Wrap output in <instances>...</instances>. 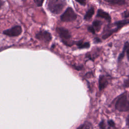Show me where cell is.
<instances>
[{
	"instance_id": "25",
	"label": "cell",
	"mask_w": 129,
	"mask_h": 129,
	"mask_svg": "<svg viewBox=\"0 0 129 129\" xmlns=\"http://www.w3.org/2000/svg\"><path fill=\"white\" fill-rule=\"evenodd\" d=\"M4 4V2L3 1V0H0V9L3 6Z\"/></svg>"
},
{
	"instance_id": "11",
	"label": "cell",
	"mask_w": 129,
	"mask_h": 129,
	"mask_svg": "<svg viewBox=\"0 0 129 129\" xmlns=\"http://www.w3.org/2000/svg\"><path fill=\"white\" fill-rule=\"evenodd\" d=\"M95 13V9L93 7H91L90 8H89L88 11L86 12L85 15L84 17V19L86 21H89L90 20Z\"/></svg>"
},
{
	"instance_id": "24",
	"label": "cell",
	"mask_w": 129,
	"mask_h": 129,
	"mask_svg": "<svg viewBox=\"0 0 129 129\" xmlns=\"http://www.w3.org/2000/svg\"><path fill=\"white\" fill-rule=\"evenodd\" d=\"M124 85H125V87H128V80L127 79L124 82Z\"/></svg>"
},
{
	"instance_id": "9",
	"label": "cell",
	"mask_w": 129,
	"mask_h": 129,
	"mask_svg": "<svg viewBox=\"0 0 129 129\" xmlns=\"http://www.w3.org/2000/svg\"><path fill=\"white\" fill-rule=\"evenodd\" d=\"M108 84V80L105 76H100L99 79V88L100 90L104 89Z\"/></svg>"
},
{
	"instance_id": "22",
	"label": "cell",
	"mask_w": 129,
	"mask_h": 129,
	"mask_svg": "<svg viewBox=\"0 0 129 129\" xmlns=\"http://www.w3.org/2000/svg\"><path fill=\"white\" fill-rule=\"evenodd\" d=\"M94 41H95V43H98V42H101V40H100L99 38L96 37V38H95L94 39Z\"/></svg>"
},
{
	"instance_id": "15",
	"label": "cell",
	"mask_w": 129,
	"mask_h": 129,
	"mask_svg": "<svg viewBox=\"0 0 129 129\" xmlns=\"http://www.w3.org/2000/svg\"><path fill=\"white\" fill-rule=\"evenodd\" d=\"M93 126L92 124L89 122H85L83 124L80 125L79 127H77V128H80V129H85V128H92Z\"/></svg>"
},
{
	"instance_id": "19",
	"label": "cell",
	"mask_w": 129,
	"mask_h": 129,
	"mask_svg": "<svg viewBox=\"0 0 129 129\" xmlns=\"http://www.w3.org/2000/svg\"><path fill=\"white\" fill-rule=\"evenodd\" d=\"M107 123H108V126H109V127H114L115 126V123L113 121V120H112L111 119L108 120Z\"/></svg>"
},
{
	"instance_id": "10",
	"label": "cell",
	"mask_w": 129,
	"mask_h": 129,
	"mask_svg": "<svg viewBox=\"0 0 129 129\" xmlns=\"http://www.w3.org/2000/svg\"><path fill=\"white\" fill-rule=\"evenodd\" d=\"M125 53H126V57H127V60H128V41H126L124 43L122 52L120 53V54L119 55V56L118 57V61H120L122 59V58L124 56Z\"/></svg>"
},
{
	"instance_id": "14",
	"label": "cell",
	"mask_w": 129,
	"mask_h": 129,
	"mask_svg": "<svg viewBox=\"0 0 129 129\" xmlns=\"http://www.w3.org/2000/svg\"><path fill=\"white\" fill-rule=\"evenodd\" d=\"M102 24V23L101 21H100L99 20H95L93 22L92 26L94 28L95 31L99 32L100 31V30L101 29Z\"/></svg>"
},
{
	"instance_id": "5",
	"label": "cell",
	"mask_w": 129,
	"mask_h": 129,
	"mask_svg": "<svg viewBox=\"0 0 129 129\" xmlns=\"http://www.w3.org/2000/svg\"><path fill=\"white\" fill-rule=\"evenodd\" d=\"M56 31L59 35V37L61 38L62 41L64 44L68 40H70L72 37L69 31L65 28L59 27H56Z\"/></svg>"
},
{
	"instance_id": "3",
	"label": "cell",
	"mask_w": 129,
	"mask_h": 129,
	"mask_svg": "<svg viewBox=\"0 0 129 129\" xmlns=\"http://www.w3.org/2000/svg\"><path fill=\"white\" fill-rule=\"evenodd\" d=\"M128 95L127 92H124L120 95L116 101L115 108L120 112L127 111L129 109Z\"/></svg>"
},
{
	"instance_id": "4",
	"label": "cell",
	"mask_w": 129,
	"mask_h": 129,
	"mask_svg": "<svg viewBox=\"0 0 129 129\" xmlns=\"http://www.w3.org/2000/svg\"><path fill=\"white\" fill-rule=\"evenodd\" d=\"M77 15L74 10L71 7H68L60 16V19L62 22H70L76 20Z\"/></svg>"
},
{
	"instance_id": "18",
	"label": "cell",
	"mask_w": 129,
	"mask_h": 129,
	"mask_svg": "<svg viewBox=\"0 0 129 129\" xmlns=\"http://www.w3.org/2000/svg\"><path fill=\"white\" fill-rule=\"evenodd\" d=\"M88 30L90 32L92 33L93 34H95L96 31H95V29H94V28L92 26V25H91V26H89L88 27Z\"/></svg>"
},
{
	"instance_id": "23",
	"label": "cell",
	"mask_w": 129,
	"mask_h": 129,
	"mask_svg": "<svg viewBox=\"0 0 129 129\" xmlns=\"http://www.w3.org/2000/svg\"><path fill=\"white\" fill-rule=\"evenodd\" d=\"M129 116L128 115H127V117H126V126H128V125H129Z\"/></svg>"
},
{
	"instance_id": "7",
	"label": "cell",
	"mask_w": 129,
	"mask_h": 129,
	"mask_svg": "<svg viewBox=\"0 0 129 129\" xmlns=\"http://www.w3.org/2000/svg\"><path fill=\"white\" fill-rule=\"evenodd\" d=\"M35 38L46 43L49 42L52 39L51 34L46 30H40L35 35Z\"/></svg>"
},
{
	"instance_id": "20",
	"label": "cell",
	"mask_w": 129,
	"mask_h": 129,
	"mask_svg": "<svg viewBox=\"0 0 129 129\" xmlns=\"http://www.w3.org/2000/svg\"><path fill=\"white\" fill-rule=\"evenodd\" d=\"M122 16L123 18L127 19L128 18L129 16V13H128V10H126L122 14Z\"/></svg>"
},
{
	"instance_id": "21",
	"label": "cell",
	"mask_w": 129,
	"mask_h": 129,
	"mask_svg": "<svg viewBox=\"0 0 129 129\" xmlns=\"http://www.w3.org/2000/svg\"><path fill=\"white\" fill-rule=\"evenodd\" d=\"M99 126L100 128H106V126H105V124L104 123V121L103 120L101 121L99 124Z\"/></svg>"
},
{
	"instance_id": "13",
	"label": "cell",
	"mask_w": 129,
	"mask_h": 129,
	"mask_svg": "<svg viewBox=\"0 0 129 129\" xmlns=\"http://www.w3.org/2000/svg\"><path fill=\"white\" fill-rule=\"evenodd\" d=\"M105 2L113 5L122 6L126 4L125 0H104Z\"/></svg>"
},
{
	"instance_id": "6",
	"label": "cell",
	"mask_w": 129,
	"mask_h": 129,
	"mask_svg": "<svg viewBox=\"0 0 129 129\" xmlns=\"http://www.w3.org/2000/svg\"><path fill=\"white\" fill-rule=\"evenodd\" d=\"M22 32L21 26L17 25L11 28L5 30L3 31V34L10 37H15L19 36Z\"/></svg>"
},
{
	"instance_id": "12",
	"label": "cell",
	"mask_w": 129,
	"mask_h": 129,
	"mask_svg": "<svg viewBox=\"0 0 129 129\" xmlns=\"http://www.w3.org/2000/svg\"><path fill=\"white\" fill-rule=\"evenodd\" d=\"M76 44L79 49L88 48L90 46V43L89 42H83L82 40H79L76 42Z\"/></svg>"
},
{
	"instance_id": "8",
	"label": "cell",
	"mask_w": 129,
	"mask_h": 129,
	"mask_svg": "<svg viewBox=\"0 0 129 129\" xmlns=\"http://www.w3.org/2000/svg\"><path fill=\"white\" fill-rule=\"evenodd\" d=\"M96 17L97 18H101L106 20L108 22H110L111 18L110 15L107 12L103 11L102 9H99L98 10L96 15Z\"/></svg>"
},
{
	"instance_id": "17",
	"label": "cell",
	"mask_w": 129,
	"mask_h": 129,
	"mask_svg": "<svg viewBox=\"0 0 129 129\" xmlns=\"http://www.w3.org/2000/svg\"><path fill=\"white\" fill-rule=\"evenodd\" d=\"M75 1L83 6H85L86 5V0H75Z\"/></svg>"
},
{
	"instance_id": "16",
	"label": "cell",
	"mask_w": 129,
	"mask_h": 129,
	"mask_svg": "<svg viewBox=\"0 0 129 129\" xmlns=\"http://www.w3.org/2000/svg\"><path fill=\"white\" fill-rule=\"evenodd\" d=\"M44 0H34V3L37 7H41L43 4Z\"/></svg>"
},
{
	"instance_id": "1",
	"label": "cell",
	"mask_w": 129,
	"mask_h": 129,
	"mask_svg": "<svg viewBox=\"0 0 129 129\" xmlns=\"http://www.w3.org/2000/svg\"><path fill=\"white\" fill-rule=\"evenodd\" d=\"M129 23L128 19H124L122 20L118 21L115 22L112 25H108L103 32L104 34L102 36V38L105 39L111 35L113 33L117 32L119 30H120L124 26L127 25Z\"/></svg>"
},
{
	"instance_id": "2",
	"label": "cell",
	"mask_w": 129,
	"mask_h": 129,
	"mask_svg": "<svg viewBox=\"0 0 129 129\" xmlns=\"http://www.w3.org/2000/svg\"><path fill=\"white\" fill-rule=\"evenodd\" d=\"M67 5L66 0H47V7L53 14H60Z\"/></svg>"
}]
</instances>
